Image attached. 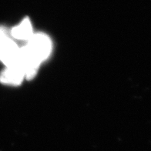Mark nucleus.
Wrapping results in <instances>:
<instances>
[{
	"label": "nucleus",
	"mask_w": 151,
	"mask_h": 151,
	"mask_svg": "<svg viewBox=\"0 0 151 151\" xmlns=\"http://www.w3.org/2000/svg\"><path fill=\"white\" fill-rule=\"evenodd\" d=\"M26 77L25 73L20 67L17 66L6 67L0 74V82L10 85H19Z\"/></svg>",
	"instance_id": "7ed1b4c3"
},
{
	"label": "nucleus",
	"mask_w": 151,
	"mask_h": 151,
	"mask_svg": "<svg viewBox=\"0 0 151 151\" xmlns=\"http://www.w3.org/2000/svg\"><path fill=\"white\" fill-rule=\"evenodd\" d=\"M20 48L11 39L4 28H0V60L6 67L16 65L19 56Z\"/></svg>",
	"instance_id": "f03ea898"
},
{
	"label": "nucleus",
	"mask_w": 151,
	"mask_h": 151,
	"mask_svg": "<svg viewBox=\"0 0 151 151\" xmlns=\"http://www.w3.org/2000/svg\"><path fill=\"white\" fill-rule=\"evenodd\" d=\"M11 36L19 40L28 41L33 36L32 24L29 19L26 18L11 30Z\"/></svg>",
	"instance_id": "20e7f679"
},
{
	"label": "nucleus",
	"mask_w": 151,
	"mask_h": 151,
	"mask_svg": "<svg viewBox=\"0 0 151 151\" xmlns=\"http://www.w3.org/2000/svg\"><path fill=\"white\" fill-rule=\"evenodd\" d=\"M52 49V41L47 35L33 34L26 46L20 48L18 63L16 66L22 68L26 78L31 80L37 73L40 64L50 56Z\"/></svg>",
	"instance_id": "f257e3e1"
}]
</instances>
